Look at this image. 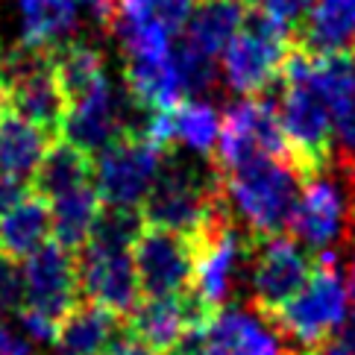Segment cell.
I'll use <instances>...</instances> for the list:
<instances>
[{"mask_svg": "<svg viewBox=\"0 0 355 355\" xmlns=\"http://www.w3.org/2000/svg\"><path fill=\"white\" fill-rule=\"evenodd\" d=\"M141 230V211L103 206L92 241L77 256L83 300L103 306L118 317L135 309V302L141 300V285L132 261V244Z\"/></svg>", "mask_w": 355, "mask_h": 355, "instance_id": "1", "label": "cell"}, {"mask_svg": "<svg viewBox=\"0 0 355 355\" xmlns=\"http://www.w3.org/2000/svg\"><path fill=\"white\" fill-rule=\"evenodd\" d=\"M226 206L223 176L218 168L197 159H182L168 153L162 162L153 188L141 206V220L147 226L194 235Z\"/></svg>", "mask_w": 355, "mask_h": 355, "instance_id": "2", "label": "cell"}, {"mask_svg": "<svg viewBox=\"0 0 355 355\" xmlns=\"http://www.w3.org/2000/svg\"><path fill=\"white\" fill-rule=\"evenodd\" d=\"M223 176V191L244 230L261 241L291 230V214L297 206V182H302L288 162L261 159Z\"/></svg>", "mask_w": 355, "mask_h": 355, "instance_id": "3", "label": "cell"}, {"mask_svg": "<svg viewBox=\"0 0 355 355\" xmlns=\"http://www.w3.org/2000/svg\"><path fill=\"white\" fill-rule=\"evenodd\" d=\"M24 282L27 297L18 311L24 332L39 344H56L62 320L83 302L77 256L50 241L24 261Z\"/></svg>", "mask_w": 355, "mask_h": 355, "instance_id": "4", "label": "cell"}, {"mask_svg": "<svg viewBox=\"0 0 355 355\" xmlns=\"http://www.w3.org/2000/svg\"><path fill=\"white\" fill-rule=\"evenodd\" d=\"M349 300V288L338 270V252L323 250L314 256V270L302 291L273 317H268V323H273L279 335L294 340V349H311L326 344L329 335L344 326Z\"/></svg>", "mask_w": 355, "mask_h": 355, "instance_id": "5", "label": "cell"}, {"mask_svg": "<svg viewBox=\"0 0 355 355\" xmlns=\"http://www.w3.org/2000/svg\"><path fill=\"white\" fill-rule=\"evenodd\" d=\"M294 50V30L270 18L264 9L250 6L241 33L223 50V80L241 97H261L279 85L282 68Z\"/></svg>", "mask_w": 355, "mask_h": 355, "instance_id": "6", "label": "cell"}, {"mask_svg": "<svg viewBox=\"0 0 355 355\" xmlns=\"http://www.w3.org/2000/svg\"><path fill=\"white\" fill-rule=\"evenodd\" d=\"M0 106L59 141L65 126V97L59 92L50 50L18 44L0 53Z\"/></svg>", "mask_w": 355, "mask_h": 355, "instance_id": "7", "label": "cell"}, {"mask_svg": "<svg viewBox=\"0 0 355 355\" xmlns=\"http://www.w3.org/2000/svg\"><path fill=\"white\" fill-rule=\"evenodd\" d=\"M279 88V118L285 130L288 162L302 182L317 180L335 162L332 112L302 77H282Z\"/></svg>", "mask_w": 355, "mask_h": 355, "instance_id": "8", "label": "cell"}, {"mask_svg": "<svg viewBox=\"0 0 355 355\" xmlns=\"http://www.w3.org/2000/svg\"><path fill=\"white\" fill-rule=\"evenodd\" d=\"M261 159L288 162L279 103H273L270 97H241L238 103H230L223 112L214 168L220 173H232Z\"/></svg>", "mask_w": 355, "mask_h": 355, "instance_id": "9", "label": "cell"}, {"mask_svg": "<svg viewBox=\"0 0 355 355\" xmlns=\"http://www.w3.org/2000/svg\"><path fill=\"white\" fill-rule=\"evenodd\" d=\"M162 162L164 153L147 141L141 130H123L94 159V188L103 206L141 211Z\"/></svg>", "mask_w": 355, "mask_h": 355, "instance_id": "10", "label": "cell"}, {"mask_svg": "<svg viewBox=\"0 0 355 355\" xmlns=\"http://www.w3.org/2000/svg\"><path fill=\"white\" fill-rule=\"evenodd\" d=\"M314 270V256L297 238L276 235L261 238L250 256V291L252 309L264 320L294 300Z\"/></svg>", "mask_w": 355, "mask_h": 355, "instance_id": "11", "label": "cell"}, {"mask_svg": "<svg viewBox=\"0 0 355 355\" xmlns=\"http://www.w3.org/2000/svg\"><path fill=\"white\" fill-rule=\"evenodd\" d=\"M141 297H176L194 288V238L147 226L132 244Z\"/></svg>", "mask_w": 355, "mask_h": 355, "instance_id": "12", "label": "cell"}, {"mask_svg": "<svg viewBox=\"0 0 355 355\" xmlns=\"http://www.w3.org/2000/svg\"><path fill=\"white\" fill-rule=\"evenodd\" d=\"M344 220L347 202L335 180L317 176V180L302 182L294 214H291V232L302 247L311 250L314 256L323 250H332V244L344 232Z\"/></svg>", "mask_w": 355, "mask_h": 355, "instance_id": "13", "label": "cell"}, {"mask_svg": "<svg viewBox=\"0 0 355 355\" xmlns=\"http://www.w3.org/2000/svg\"><path fill=\"white\" fill-rule=\"evenodd\" d=\"M130 130L121 118V106L112 92V83H100L88 94L71 100L65 106V126H62V138L77 144L85 153H100L109 141Z\"/></svg>", "mask_w": 355, "mask_h": 355, "instance_id": "14", "label": "cell"}, {"mask_svg": "<svg viewBox=\"0 0 355 355\" xmlns=\"http://www.w3.org/2000/svg\"><path fill=\"white\" fill-rule=\"evenodd\" d=\"M202 347L223 355H288L282 335L256 309H220L200 335Z\"/></svg>", "mask_w": 355, "mask_h": 355, "instance_id": "15", "label": "cell"}, {"mask_svg": "<svg viewBox=\"0 0 355 355\" xmlns=\"http://www.w3.org/2000/svg\"><path fill=\"white\" fill-rule=\"evenodd\" d=\"M123 85L135 109L171 112L182 103V85L176 73L173 50L171 53H138L123 62Z\"/></svg>", "mask_w": 355, "mask_h": 355, "instance_id": "16", "label": "cell"}, {"mask_svg": "<svg viewBox=\"0 0 355 355\" xmlns=\"http://www.w3.org/2000/svg\"><path fill=\"white\" fill-rule=\"evenodd\" d=\"M294 44L306 53H355V0H314Z\"/></svg>", "mask_w": 355, "mask_h": 355, "instance_id": "17", "label": "cell"}, {"mask_svg": "<svg viewBox=\"0 0 355 355\" xmlns=\"http://www.w3.org/2000/svg\"><path fill=\"white\" fill-rule=\"evenodd\" d=\"M53 138H47L39 126L24 121L12 109L0 106V176L30 182L47 156Z\"/></svg>", "mask_w": 355, "mask_h": 355, "instance_id": "18", "label": "cell"}, {"mask_svg": "<svg viewBox=\"0 0 355 355\" xmlns=\"http://www.w3.org/2000/svg\"><path fill=\"white\" fill-rule=\"evenodd\" d=\"M50 235H53L50 200H44L35 191L0 218V250L18 261H27L33 252H39L44 244H50L47 241Z\"/></svg>", "mask_w": 355, "mask_h": 355, "instance_id": "19", "label": "cell"}, {"mask_svg": "<svg viewBox=\"0 0 355 355\" xmlns=\"http://www.w3.org/2000/svg\"><path fill=\"white\" fill-rule=\"evenodd\" d=\"M247 12L250 6L241 0H197L194 15L185 27V42L218 59L244 27Z\"/></svg>", "mask_w": 355, "mask_h": 355, "instance_id": "20", "label": "cell"}, {"mask_svg": "<svg viewBox=\"0 0 355 355\" xmlns=\"http://www.w3.org/2000/svg\"><path fill=\"white\" fill-rule=\"evenodd\" d=\"M118 314L83 300L59 326V355H106L118 338Z\"/></svg>", "mask_w": 355, "mask_h": 355, "instance_id": "21", "label": "cell"}, {"mask_svg": "<svg viewBox=\"0 0 355 355\" xmlns=\"http://www.w3.org/2000/svg\"><path fill=\"white\" fill-rule=\"evenodd\" d=\"M94 182V156L71 141H53L33 176V191L44 200H56L73 188Z\"/></svg>", "mask_w": 355, "mask_h": 355, "instance_id": "22", "label": "cell"}, {"mask_svg": "<svg viewBox=\"0 0 355 355\" xmlns=\"http://www.w3.org/2000/svg\"><path fill=\"white\" fill-rule=\"evenodd\" d=\"M50 211H53V241L62 250L80 252L94 235V226L103 214V200L92 182L50 200Z\"/></svg>", "mask_w": 355, "mask_h": 355, "instance_id": "23", "label": "cell"}, {"mask_svg": "<svg viewBox=\"0 0 355 355\" xmlns=\"http://www.w3.org/2000/svg\"><path fill=\"white\" fill-rule=\"evenodd\" d=\"M77 0H21V44L33 50H53L77 30Z\"/></svg>", "mask_w": 355, "mask_h": 355, "instance_id": "24", "label": "cell"}, {"mask_svg": "<svg viewBox=\"0 0 355 355\" xmlns=\"http://www.w3.org/2000/svg\"><path fill=\"white\" fill-rule=\"evenodd\" d=\"M53 56V71H56V83H59V92L65 97V106L71 100H77L83 94H88L92 88H97L100 83H106V62L103 53L88 44V42H77V39H68L62 42L59 47L50 50Z\"/></svg>", "mask_w": 355, "mask_h": 355, "instance_id": "25", "label": "cell"}, {"mask_svg": "<svg viewBox=\"0 0 355 355\" xmlns=\"http://www.w3.org/2000/svg\"><path fill=\"white\" fill-rule=\"evenodd\" d=\"M220 126H223V115L206 100H182L173 109L176 144L188 147L200 159L214 156L220 141Z\"/></svg>", "mask_w": 355, "mask_h": 355, "instance_id": "26", "label": "cell"}, {"mask_svg": "<svg viewBox=\"0 0 355 355\" xmlns=\"http://www.w3.org/2000/svg\"><path fill=\"white\" fill-rule=\"evenodd\" d=\"M173 62H176V73H180L182 97L188 94L191 100H197L200 94H206L218 85V65H214V59L197 50L194 44L182 42L180 47H173Z\"/></svg>", "mask_w": 355, "mask_h": 355, "instance_id": "27", "label": "cell"}, {"mask_svg": "<svg viewBox=\"0 0 355 355\" xmlns=\"http://www.w3.org/2000/svg\"><path fill=\"white\" fill-rule=\"evenodd\" d=\"M27 297V282H24V261L0 252V317L18 314Z\"/></svg>", "mask_w": 355, "mask_h": 355, "instance_id": "28", "label": "cell"}, {"mask_svg": "<svg viewBox=\"0 0 355 355\" xmlns=\"http://www.w3.org/2000/svg\"><path fill=\"white\" fill-rule=\"evenodd\" d=\"M311 6H314V0H261L259 3V9H264L270 18L285 24V27H291L294 33L302 24V18L309 15Z\"/></svg>", "mask_w": 355, "mask_h": 355, "instance_id": "29", "label": "cell"}, {"mask_svg": "<svg viewBox=\"0 0 355 355\" xmlns=\"http://www.w3.org/2000/svg\"><path fill=\"white\" fill-rule=\"evenodd\" d=\"M33 194V185L30 182H21V180H12V176H0V218L6 211H12L21 200H27Z\"/></svg>", "mask_w": 355, "mask_h": 355, "instance_id": "30", "label": "cell"}, {"mask_svg": "<svg viewBox=\"0 0 355 355\" xmlns=\"http://www.w3.org/2000/svg\"><path fill=\"white\" fill-rule=\"evenodd\" d=\"M106 355H159V352H153L150 347H144L141 340L130 338L126 332H121V335L115 338V344L109 347V352H106Z\"/></svg>", "mask_w": 355, "mask_h": 355, "instance_id": "31", "label": "cell"}, {"mask_svg": "<svg viewBox=\"0 0 355 355\" xmlns=\"http://www.w3.org/2000/svg\"><path fill=\"white\" fill-rule=\"evenodd\" d=\"M338 344L344 347V349H349V352L355 355V306H352V311L347 314L344 326L338 329Z\"/></svg>", "mask_w": 355, "mask_h": 355, "instance_id": "32", "label": "cell"}, {"mask_svg": "<svg viewBox=\"0 0 355 355\" xmlns=\"http://www.w3.org/2000/svg\"><path fill=\"white\" fill-rule=\"evenodd\" d=\"M288 355H352L349 349H344L340 344H320L311 349H291Z\"/></svg>", "mask_w": 355, "mask_h": 355, "instance_id": "33", "label": "cell"}, {"mask_svg": "<svg viewBox=\"0 0 355 355\" xmlns=\"http://www.w3.org/2000/svg\"><path fill=\"white\" fill-rule=\"evenodd\" d=\"M347 288L355 302V238H349V259H347Z\"/></svg>", "mask_w": 355, "mask_h": 355, "instance_id": "34", "label": "cell"}, {"mask_svg": "<svg viewBox=\"0 0 355 355\" xmlns=\"http://www.w3.org/2000/svg\"><path fill=\"white\" fill-rule=\"evenodd\" d=\"M347 180H349V202H352V223H355V164L352 168H347Z\"/></svg>", "mask_w": 355, "mask_h": 355, "instance_id": "35", "label": "cell"}, {"mask_svg": "<svg viewBox=\"0 0 355 355\" xmlns=\"http://www.w3.org/2000/svg\"><path fill=\"white\" fill-rule=\"evenodd\" d=\"M171 355H200V352H197V349H194L191 344H182V347H176V349H173Z\"/></svg>", "mask_w": 355, "mask_h": 355, "instance_id": "36", "label": "cell"}, {"mask_svg": "<svg viewBox=\"0 0 355 355\" xmlns=\"http://www.w3.org/2000/svg\"><path fill=\"white\" fill-rule=\"evenodd\" d=\"M200 355H223V352H218V349H206V347H200Z\"/></svg>", "mask_w": 355, "mask_h": 355, "instance_id": "37", "label": "cell"}, {"mask_svg": "<svg viewBox=\"0 0 355 355\" xmlns=\"http://www.w3.org/2000/svg\"><path fill=\"white\" fill-rule=\"evenodd\" d=\"M77 3H80V6H85V9H92V6L97 3V0H77Z\"/></svg>", "mask_w": 355, "mask_h": 355, "instance_id": "38", "label": "cell"}, {"mask_svg": "<svg viewBox=\"0 0 355 355\" xmlns=\"http://www.w3.org/2000/svg\"><path fill=\"white\" fill-rule=\"evenodd\" d=\"M241 3H247V6H252V0H241Z\"/></svg>", "mask_w": 355, "mask_h": 355, "instance_id": "39", "label": "cell"}]
</instances>
